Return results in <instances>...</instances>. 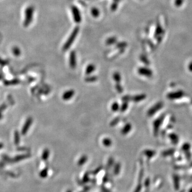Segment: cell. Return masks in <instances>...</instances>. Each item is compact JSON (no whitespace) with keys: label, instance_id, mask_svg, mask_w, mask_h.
I'll return each mask as SVG.
<instances>
[{"label":"cell","instance_id":"1","mask_svg":"<svg viewBox=\"0 0 192 192\" xmlns=\"http://www.w3.org/2000/svg\"><path fill=\"white\" fill-rule=\"evenodd\" d=\"M79 30L80 29H79L78 27H76L75 28L73 29L70 36H69V39L66 41L65 44L63 46V47H62L63 51H66L71 48L72 44L75 41L76 36H78V35Z\"/></svg>","mask_w":192,"mask_h":192},{"label":"cell","instance_id":"2","mask_svg":"<svg viewBox=\"0 0 192 192\" xmlns=\"http://www.w3.org/2000/svg\"><path fill=\"white\" fill-rule=\"evenodd\" d=\"M166 115L164 114L161 115L160 116L157 117L156 120L153 121V132L155 136H157L159 134L160 127L162 125V124L163 123V121L165 119Z\"/></svg>","mask_w":192,"mask_h":192},{"label":"cell","instance_id":"3","mask_svg":"<svg viewBox=\"0 0 192 192\" xmlns=\"http://www.w3.org/2000/svg\"><path fill=\"white\" fill-rule=\"evenodd\" d=\"M163 103L162 101L157 102L154 105H153L152 107L150 108V109L147 111V114L148 116H152L155 114H156L157 112L161 110L163 107Z\"/></svg>","mask_w":192,"mask_h":192},{"label":"cell","instance_id":"4","mask_svg":"<svg viewBox=\"0 0 192 192\" xmlns=\"http://www.w3.org/2000/svg\"><path fill=\"white\" fill-rule=\"evenodd\" d=\"M185 96V93L182 90L173 91L168 93L166 95V97L171 101L177 100L182 98Z\"/></svg>","mask_w":192,"mask_h":192},{"label":"cell","instance_id":"5","mask_svg":"<svg viewBox=\"0 0 192 192\" xmlns=\"http://www.w3.org/2000/svg\"><path fill=\"white\" fill-rule=\"evenodd\" d=\"M72 15L73 16V19L75 22L77 24L81 23L82 20L81 15L78 8L75 6L71 7Z\"/></svg>","mask_w":192,"mask_h":192},{"label":"cell","instance_id":"6","mask_svg":"<svg viewBox=\"0 0 192 192\" xmlns=\"http://www.w3.org/2000/svg\"><path fill=\"white\" fill-rule=\"evenodd\" d=\"M191 147V144L189 143H184L182 147V150L185 153L186 157L188 160H189L191 158V154L190 152Z\"/></svg>","mask_w":192,"mask_h":192},{"label":"cell","instance_id":"7","mask_svg":"<svg viewBox=\"0 0 192 192\" xmlns=\"http://www.w3.org/2000/svg\"><path fill=\"white\" fill-rule=\"evenodd\" d=\"M138 72L140 75L146 76L147 78H150L153 75V73L150 69L145 67H140L138 69Z\"/></svg>","mask_w":192,"mask_h":192},{"label":"cell","instance_id":"8","mask_svg":"<svg viewBox=\"0 0 192 192\" xmlns=\"http://www.w3.org/2000/svg\"><path fill=\"white\" fill-rule=\"evenodd\" d=\"M76 58L75 51H72L69 55V65L72 69H75L76 66Z\"/></svg>","mask_w":192,"mask_h":192},{"label":"cell","instance_id":"9","mask_svg":"<svg viewBox=\"0 0 192 192\" xmlns=\"http://www.w3.org/2000/svg\"><path fill=\"white\" fill-rule=\"evenodd\" d=\"M75 94V91L73 90H69L67 91H65L62 96V98L64 101H69L71 99Z\"/></svg>","mask_w":192,"mask_h":192},{"label":"cell","instance_id":"10","mask_svg":"<svg viewBox=\"0 0 192 192\" xmlns=\"http://www.w3.org/2000/svg\"><path fill=\"white\" fill-rule=\"evenodd\" d=\"M146 98V95L145 94H137L131 97V101L135 103H138L143 101Z\"/></svg>","mask_w":192,"mask_h":192},{"label":"cell","instance_id":"11","mask_svg":"<svg viewBox=\"0 0 192 192\" xmlns=\"http://www.w3.org/2000/svg\"><path fill=\"white\" fill-rule=\"evenodd\" d=\"M168 137H169L170 140L171 141V143L173 144L176 145V144L178 143L179 138L177 134H175V133H171L168 135Z\"/></svg>","mask_w":192,"mask_h":192},{"label":"cell","instance_id":"12","mask_svg":"<svg viewBox=\"0 0 192 192\" xmlns=\"http://www.w3.org/2000/svg\"><path fill=\"white\" fill-rule=\"evenodd\" d=\"M131 129H132V125L130 123H128L126 124L123 128V129L121 130V133L123 135H126L129 133Z\"/></svg>","mask_w":192,"mask_h":192},{"label":"cell","instance_id":"13","mask_svg":"<svg viewBox=\"0 0 192 192\" xmlns=\"http://www.w3.org/2000/svg\"><path fill=\"white\" fill-rule=\"evenodd\" d=\"M32 122H33V120L31 117L30 118H28L27 119V120L26 121V123L25 124V125L24 126V128H23V134H25L27 131L29 129V127L31 125V124L32 123Z\"/></svg>","mask_w":192,"mask_h":192},{"label":"cell","instance_id":"14","mask_svg":"<svg viewBox=\"0 0 192 192\" xmlns=\"http://www.w3.org/2000/svg\"><path fill=\"white\" fill-rule=\"evenodd\" d=\"M173 183H174V187L176 190H178L180 186V179H179V176H177V175H174L173 176Z\"/></svg>","mask_w":192,"mask_h":192},{"label":"cell","instance_id":"15","mask_svg":"<svg viewBox=\"0 0 192 192\" xmlns=\"http://www.w3.org/2000/svg\"><path fill=\"white\" fill-rule=\"evenodd\" d=\"M143 154L150 159L156 154V152L154 150H145L143 151Z\"/></svg>","mask_w":192,"mask_h":192},{"label":"cell","instance_id":"16","mask_svg":"<svg viewBox=\"0 0 192 192\" xmlns=\"http://www.w3.org/2000/svg\"><path fill=\"white\" fill-rule=\"evenodd\" d=\"M96 70V66L93 64H90L87 67L85 73L87 75H90L92 72Z\"/></svg>","mask_w":192,"mask_h":192},{"label":"cell","instance_id":"17","mask_svg":"<svg viewBox=\"0 0 192 192\" xmlns=\"http://www.w3.org/2000/svg\"><path fill=\"white\" fill-rule=\"evenodd\" d=\"M117 42V38L116 37L112 36L108 38L107 39L106 41V44L108 46H111L113 45Z\"/></svg>","mask_w":192,"mask_h":192},{"label":"cell","instance_id":"18","mask_svg":"<svg viewBox=\"0 0 192 192\" xmlns=\"http://www.w3.org/2000/svg\"><path fill=\"white\" fill-rule=\"evenodd\" d=\"M175 152V150L173 148L168 149V150H165L162 152V155L164 157L166 156H171L173 155L174 153Z\"/></svg>","mask_w":192,"mask_h":192},{"label":"cell","instance_id":"19","mask_svg":"<svg viewBox=\"0 0 192 192\" xmlns=\"http://www.w3.org/2000/svg\"><path fill=\"white\" fill-rule=\"evenodd\" d=\"M92 16L94 18H98L100 15V11L97 8H92L91 10Z\"/></svg>","mask_w":192,"mask_h":192},{"label":"cell","instance_id":"20","mask_svg":"<svg viewBox=\"0 0 192 192\" xmlns=\"http://www.w3.org/2000/svg\"><path fill=\"white\" fill-rule=\"evenodd\" d=\"M102 143H103L105 146L109 147L112 146V141L111 139H110L108 138H105L102 141Z\"/></svg>","mask_w":192,"mask_h":192},{"label":"cell","instance_id":"21","mask_svg":"<svg viewBox=\"0 0 192 192\" xmlns=\"http://www.w3.org/2000/svg\"><path fill=\"white\" fill-rule=\"evenodd\" d=\"M113 78L115 82L116 83H120L121 81V76L119 72H115L113 75Z\"/></svg>","mask_w":192,"mask_h":192},{"label":"cell","instance_id":"22","mask_svg":"<svg viewBox=\"0 0 192 192\" xmlns=\"http://www.w3.org/2000/svg\"><path fill=\"white\" fill-rule=\"evenodd\" d=\"M98 80V78L96 76H88L85 79V81L88 83H92L96 82Z\"/></svg>","mask_w":192,"mask_h":192},{"label":"cell","instance_id":"23","mask_svg":"<svg viewBox=\"0 0 192 192\" xmlns=\"http://www.w3.org/2000/svg\"><path fill=\"white\" fill-rule=\"evenodd\" d=\"M112 110L114 112H116L120 110V106L117 102H114L112 105Z\"/></svg>","mask_w":192,"mask_h":192},{"label":"cell","instance_id":"24","mask_svg":"<svg viewBox=\"0 0 192 192\" xmlns=\"http://www.w3.org/2000/svg\"><path fill=\"white\" fill-rule=\"evenodd\" d=\"M127 46V43L125 42H120L117 43L116 45V46L117 49H124Z\"/></svg>","mask_w":192,"mask_h":192},{"label":"cell","instance_id":"25","mask_svg":"<svg viewBox=\"0 0 192 192\" xmlns=\"http://www.w3.org/2000/svg\"><path fill=\"white\" fill-rule=\"evenodd\" d=\"M128 107V102L124 101L123 104L122 105L120 108V111L121 112H124L126 111Z\"/></svg>","mask_w":192,"mask_h":192},{"label":"cell","instance_id":"26","mask_svg":"<svg viewBox=\"0 0 192 192\" xmlns=\"http://www.w3.org/2000/svg\"><path fill=\"white\" fill-rule=\"evenodd\" d=\"M87 159H88L87 156H85V155L82 156L80 158V159H79V161H78V164L79 165L83 164L84 163L86 162Z\"/></svg>","mask_w":192,"mask_h":192},{"label":"cell","instance_id":"27","mask_svg":"<svg viewBox=\"0 0 192 192\" xmlns=\"http://www.w3.org/2000/svg\"><path fill=\"white\" fill-rule=\"evenodd\" d=\"M49 154H50L49 150L48 149H46L43 151L42 154V159H48V158L49 156Z\"/></svg>","mask_w":192,"mask_h":192},{"label":"cell","instance_id":"28","mask_svg":"<svg viewBox=\"0 0 192 192\" xmlns=\"http://www.w3.org/2000/svg\"><path fill=\"white\" fill-rule=\"evenodd\" d=\"M115 88H116V91L119 92V93H122L123 91V88L121 86V85L120 84V83H116V84L115 85Z\"/></svg>","mask_w":192,"mask_h":192},{"label":"cell","instance_id":"29","mask_svg":"<svg viewBox=\"0 0 192 192\" xmlns=\"http://www.w3.org/2000/svg\"><path fill=\"white\" fill-rule=\"evenodd\" d=\"M120 120V119L119 117H116V118L114 119V120L111 122L110 125L112 127H114L119 123Z\"/></svg>","mask_w":192,"mask_h":192},{"label":"cell","instance_id":"30","mask_svg":"<svg viewBox=\"0 0 192 192\" xmlns=\"http://www.w3.org/2000/svg\"><path fill=\"white\" fill-rule=\"evenodd\" d=\"M117 7H118V4H117V2H114V3L112 4L111 6V9L112 11H114L117 9Z\"/></svg>","mask_w":192,"mask_h":192},{"label":"cell","instance_id":"31","mask_svg":"<svg viewBox=\"0 0 192 192\" xmlns=\"http://www.w3.org/2000/svg\"><path fill=\"white\" fill-rule=\"evenodd\" d=\"M122 100L123 101H127V102H129V101H131V96H124L123 98H122Z\"/></svg>","mask_w":192,"mask_h":192},{"label":"cell","instance_id":"32","mask_svg":"<svg viewBox=\"0 0 192 192\" xmlns=\"http://www.w3.org/2000/svg\"><path fill=\"white\" fill-rule=\"evenodd\" d=\"M189 69L191 72H192V63L190 64V65L189 66Z\"/></svg>","mask_w":192,"mask_h":192},{"label":"cell","instance_id":"33","mask_svg":"<svg viewBox=\"0 0 192 192\" xmlns=\"http://www.w3.org/2000/svg\"><path fill=\"white\" fill-rule=\"evenodd\" d=\"M114 2H120V1L121 0H114Z\"/></svg>","mask_w":192,"mask_h":192},{"label":"cell","instance_id":"34","mask_svg":"<svg viewBox=\"0 0 192 192\" xmlns=\"http://www.w3.org/2000/svg\"><path fill=\"white\" fill-rule=\"evenodd\" d=\"M189 192H192V188H191V189H189Z\"/></svg>","mask_w":192,"mask_h":192}]
</instances>
